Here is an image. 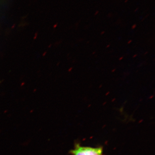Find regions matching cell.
<instances>
[{
  "label": "cell",
  "mask_w": 155,
  "mask_h": 155,
  "mask_svg": "<svg viewBox=\"0 0 155 155\" xmlns=\"http://www.w3.org/2000/svg\"><path fill=\"white\" fill-rule=\"evenodd\" d=\"M138 8H137L135 9V11H134V12H136V11H137V10H138Z\"/></svg>",
  "instance_id": "4"
},
{
  "label": "cell",
  "mask_w": 155,
  "mask_h": 155,
  "mask_svg": "<svg viewBox=\"0 0 155 155\" xmlns=\"http://www.w3.org/2000/svg\"><path fill=\"white\" fill-rule=\"evenodd\" d=\"M128 0H125V3H127V2H128Z\"/></svg>",
  "instance_id": "5"
},
{
  "label": "cell",
  "mask_w": 155,
  "mask_h": 155,
  "mask_svg": "<svg viewBox=\"0 0 155 155\" xmlns=\"http://www.w3.org/2000/svg\"><path fill=\"white\" fill-rule=\"evenodd\" d=\"M136 24H134V25H133V26H132V28H135L136 27Z\"/></svg>",
  "instance_id": "3"
},
{
  "label": "cell",
  "mask_w": 155,
  "mask_h": 155,
  "mask_svg": "<svg viewBox=\"0 0 155 155\" xmlns=\"http://www.w3.org/2000/svg\"><path fill=\"white\" fill-rule=\"evenodd\" d=\"M99 13V11H97L96 12H95V15H97V14H98Z\"/></svg>",
  "instance_id": "2"
},
{
  "label": "cell",
  "mask_w": 155,
  "mask_h": 155,
  "mask_svg": "<svg viewBox=\"0 0 155 155\" xmlns=\"http://www.w3.org/2000/svg\"><path fill=\"white\" fill-rule=\"evenodd\" d=\"M103 152L102 147L81 146L80 143H76L74 149L69 151V153L72 155H103Z\"/></svg>",
  "instance_id": "1"
}]
</instances>
